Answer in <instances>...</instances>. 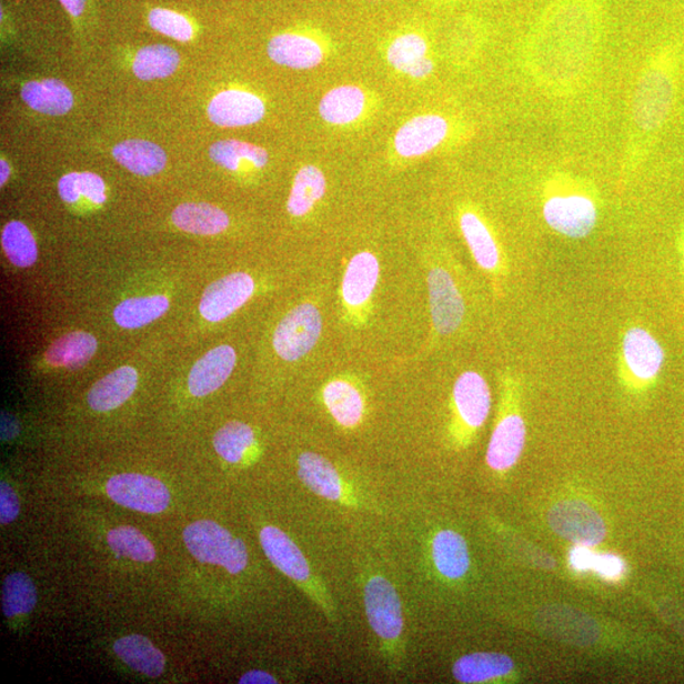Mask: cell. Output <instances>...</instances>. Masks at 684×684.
Listing matches in <instances>:
<instances>
[{"label": "cell", "mask_w": 684, "mask_h": 684, "mask_svg": "<svg viewBox=\"0 0 684 684\" xmlns=\"http://www.w3.org/2000/svg\"><path fill=\"white\" fill-rule=\"evenodd\" d=\"M238 362L237 351L221 345L204 354L192 368L188 389L194 398H205L227 383Z\"/></svg>", "instance_id": "obj_15"}, {"label": "cell", "mask_w": 684, "mask_h": 684, "mask_svg": "<svg viewBox=\"0 0 684 684\" xmlns=\"http://www.w3.org/2000/svg\"><path fill=\"white\" fill-rule=\"evenodd\" d=\"M254 291V279L248 273L237 272L219 279L207 286L202 295V318L212 323L229 319L249 302Z\"/></svg>", "instance_id": "obj_11"}, {"label": "cell", "mask_w": 684, "mask_h": 684, "mask_svg": "<svg viewBox=\"0 0 684 684\" xmlns=\"http://www.w3.org/2000/svg\"><path fill=\"white\" fill-rule=\"evenodd\" d=\"M240 684H275L278 681L265 671H250L239 681Z\"/></svg>", "instance_id": "obj_45"}, {"label": "cell", "mask_w": 684, "mask_h": 684, "mask_svg": "<svg viewBox=\"0 0 684 684\" xmlns=\"http://www.w3.org/2000/svg\"><path fill=\"white\" fill-rule=\"evenodd\" d=\"M0 171H2V175H0V184L4 185L9 174H11V169H9L7 161L3 159L0 160Z\"/></svg>", "instance_id": "obj_47"}, {"label": "cell", "mask_w": 684, "mask_h": 684, "mask_svg": "<svg viewBox=\"0 0 684 684\" xmlns=\"http://www.w3.org/2000/svg\"><path fill=\"white\" fill-rule=\"evenodd\" d=\"M108 545L120 556L130 557L134 562L150 563L155 560L157 552L150 540L132 526H121L110 531Z\"/></svg>", "instance_id": "obj_38"}, {"label": "cell", "mask_w": 684, "mask_h": 684, "mask_svg": "<svg viewBox=\"0 0 684 684\" xmlns=\"http://www.w3.org/2000/svg\"><path fill=\"white\" fill-rule=\"evenodd\" d=\"M139 384V373L132 366H122L97 382L88 393L90 409L108 412L131 399Z\"/></svg>", "instance_id": "obj_20"}, {"label": "cell", "mask_w": 684, "mask_h": 684, "mask_svg": "<svg viewBox=\"0 0 684 684\" xmlns=\"http://www.w3.org/2000/svg\"><path fill=\"white\" fill-rule=\"evenodd\" d=\"M171 220L179 230L202 237L219 235L230 227L227 212L209 203L180 204L171 214Z\"/></svg>", "instance_id": "obj_22"}, {"label": "cell", "mask_w": 684, "mask_h": 684, "mask_svg": "<svg viewBox=\"0 0 684 684\" xmlns=\"http://www.w3.org/2000/svg\"><path fill=\"white\" fill-rule=\"evenodd\" d=\"M179 53L167 44L142 48L133 61V73L141 80L164 79L175 73Z\"/></svg>", "instance_id": "obj_34"}, {"label": "cell", "mask_w": 684, "mask_h": 684, "mask_svg": "<svg viewBox=\"0 0 684 684\" xmlns=\"http://www.w3.org/2000/svg\"><path fill=\"white\" fill-rule=\"evenodd\" d=\"M364 605L369 625L385 650L394 653L401 646L404 621L402 602L393 584L376 574L364 586Z\"/></svg>", "instance_id": "obj_4"}, {"label": "cell", "mask_w": 684, "mask_h": 684, "mask_svg": "<svg viewBox=\"0 0 684 684\" xmlns=\"http://www.w3.org/2000/svg\"><path fill=\"white\" fill-rule=\"evenodd\" d=\"M149 23L155 31L178 41L187 42L193 38V27L187 18L169 9H152Z\"/></svg>", "instance_id": "obj_41"}, {"label": "cell", "mask_w": 684, "mask_h": 684, "mask_svg": "<svg viewBox=\"0 0 684 684\" xmlns=\"http://www.w3.org/2000/svg\"><path fill=\"white\" fill-rule=\"evenodd\" d=\"M59 194L67 203H76L86 197L94 204L107 201L103 179L94 173H70L59 180Z\"/></svg>", "instance_id": "obj_39"}, {"label": "cell", "mask_w": 684, "mask_h": 684, "mask_svg": "<svg viewBox=\"0 0 684 684\" xmlns=\"http://www.w3.org/2000/svg\"><path fill=\"white\" fill-rule=\"evenodd\" d=\"M114 652L134 671L158 678L165 670V656L148 637L129 635L114 644Z\"/></svg>", "instance_id": "obj_26"}, {"label": "cell", "mask_w": 684, "mask_h": 684, "mask_svg": "<svg viewBox=\"0 0 684 684\" xmlns=\"http://www.w3.org/2000/svg\"><path fill=\"white\" fill-rule=\"evenodd\" d=\"M207 112L211 122L220 128H245L263 120L265 105L253 93L229 89L212 99Z\"/></svg>", "instance_id": "obj_12"}, {"label": "cell", "mask_w": 684, "mask_h": 684, "mask_svg": "<svg viewBox=\"0 0 684 684\" xmlns=\"http://www.w3.org/2000/svg\"><path fill=\"white\" fill-rule=\"evenodd\" d=\"M380 274V261L368 251H363V253H359L350 260L344 281H342V299L349 308H362L371 300Z\"/></svg>", "instance_id": "obj_18"}, {"label": "cell", "mask_w": 684, "mask_h": 684, "mask_svg": "<svg viewBox=\"0 0 684 684\" xmlns=\"http://www.w3.org/2000/svg\"><path fill=\"white\" fill-rule=\"evenodd\" d=\"M169 308L170 302L165 295L134 296L117 305L113 318L122 329H141L163 316Z\"/></svg>", "instance_id": "obj_32"}, {"label": "cell", "mask_w": 684, "mask_h": 684, "mask_svg": "<svg viewBox=\"0 0 684 684\" xmlns=\"http://www.w3.org/2000/svg\"><path fill=\"white\" fill-rule=\"evenodd\" d=\"M592 570L596 571L603 579L616 580L623 574L625 565L616 555L600 554L595 556Z\"/></svg>", "instance_id": "obj_43"}, {"label": "cell", "mask_w": 684, "mask_h": 684, "mask_svg": "<svg viewBox=\"0 0 684 684\" xmlns=\"http://www.w3.org/2000/svg\"><path fill=\"white\" fill-rule=\"evenodd\" d=\"M461 230L472 255L485 272L497 273L501 266V251L490 229L473 212H464Z\"/></svg>", "instance_id": "obj_25"}, {"label": "cell", "mask_w": 684, "mask_h": 684, "mask_svg": "<svg viewBox=\"0 0 684 684\" xmlns=\"http://www.w3.org/2000/svg\"><path fill=\"white\" fill-rule=\"evenodd\" d=\"M38 603V591L24 573L9 574L3 583L2 606L8 618L27 615Z\"/></svg>", "instance_id": "obj_37"}, {"label": "cell", "mask_w": 684, "mask_h": 684, "mask_svg": "<svg viewBox=\"0 0 684 684\" xmlns=\"http://www.w3.org/2000/svg\"><path fill=\"white\" fill-rule=\"evenodd\" d=\"M549 525L555 533L582 546H596L606 536V525L587 503L564 501L549 512Z\"/></svg>", "instance_id": "obj_8"}, {"label": "cell", "mask_w": 684, "mask_h": 684, "mask_svg": "<svg viewBox=\"0 0 684 684\" xmlns=\"http://www.w3.org/2000/svg\"><path fill=\"white\" fill-rule=\"evenodd\" d=\"M449 125L443 117L425 114L404 123L395 133L394 147L403 158H418L436 149L447 137Z\"/></svg>", "instance_id": "obj_14"}, {"label": "cell", "mask_w": 684, "mask_h": 684, "mask_svg": "<svg viewBox=\"0 0 684 684\" xmlns=\"http://www.w3.org/2000/svg\"><path fill=\"white\" fill-rule=\"evenodd\" d=\"M322 399L340 426L353 429L363 420L364 399L353 383L344 380L331 381L323 389Z\"/></svg>", "instance_id": "obj_21"}, {"label": "cell", "mask_w": 684, "mask_h": 684, "mask_svg": "<svg viewBox=\"0 0 684 684\" xmlns=\"http://www.w3.org/2000/svg\"><path fill=\"white\" fill-rule=\"evenodd\" d=\"M98 349L97 339L86 331L70 332L58 339L49 348L47 353L48 363L52 366H62L77 371L86 366L95 355Z\"/></svg>", "instance_id": "obj_29"}, {"label": "cell", "mask_w": 684, "mask_h": 684, "mask_svg": "<svg viewBox=\"0 0 684 684\" xmlns=\"http://www.w3.org/2000/svg\"><path fill=\"white\" fill-rule=\"evenodd\" d=\"M429 294L432 323L440 336H447L461 328L465 316L463 295L445 269L430 270Z\"/></svg>", "instance_id": "obj_10"}, {"label": "cell", "mask_w": 684, "mask_h": 684, "mask_svg": "<svg viewBox=\"0 0 684 684\" xmlns=\"http://www.w3.org/2000/svg\"><path fill=\"white\" fill-rule=\"evenodd\" d=\"M432 560L440 574L449 580L463 579L471 565L464 537L452 530H443L435 535Z\"/></svg>", "instance_id": "obj_24"}, {"label": "cell", "mask_w": 684, "mask_h": 684, "mask_svg": "<svg viewBox=\"0 0 684 684\" xmlns=\"http://www.w3.org/2000/svg\"><path fill=\"white\" fill-rule=\"evenodd\" d=\"M596 554H593L589 546L579 545L571 552V564L577 571H589L593 569Z\"/></svg>", "instance_id": "obj_44"}, {"label": "cell", "mask_w": 684, "mask_h": 684, "mask_svg": "<svg viewBox=\"0 0 684 684\" xmlns=\"http://www.w3.org/2000/svg\"><path fill=\"white\" fill-rule=\"evenodd\" d=\"M453 402L459 419L467 429L482 428L490 416L492 406L487 381L474 371L459 375L453 389Z\"/></svg>", "instance_id": "obj_13"}, {"label": "cell", "mask_w": 684, "mask_h": 684, "mask_svg": "<svg viewBox=\"0 0 684 684\" xmlns=\"http://www.w3.org/2000/svg\"><path fill=\"white\" fill-rule=\"evenodd\" d=\"M87 0H60L62 7L74 17H79L84 12Z\"/></svg>", "instance_id": "obj_46"}, {"label": "cell", "mask_w": 684, "mask_h": 684, "mask_svg": "<svg viewBox=\"0 0 684 684\" xmlns=\"http://www.w3.org/2000/svg\"><path fill=\"white\" fill-rule=\"evenodd\" d=\"M20 515V501L11 485L6 482L0 484V522L2 525L12 524Z\"/></svg>", "instance_id": "obj_42"}, {"label": "cell", "mask_w": 684, "mask_h": 684, "mask_svg": "<svg viewBox=\"0 0 684 684\" xmlns=\"http://www.w3.org/2000/svg\"><path fill=\"white\" fill-rule=\"evenodd\" d=\"M260 543L265 555L279 571L308 591L310 597L325 612L334 614V606L321 584L314 580L311 566L293 540L281 529L266 526L260 531Z\"/></svg>", "instance_id": "obj_2"}, {"label": "cell", "mask_w": 684, "mask_h": 684, "mask_svg": "<svg viewBox=\"0 0 684 684\" xmlns=\"http://www.w3.org/2000/svg\"><path fill=\"white\" fill-rule=\"evenodd\" d=\"M210 158L213 163L231 171H238L244 164L261 169L269 161L268 152L263 148L239 140L213 143L210 148Z\"/></svg>", "instance_id": "obj_33"}, {"label": "cell", "mask_w": 684, "mask_h": 684, "mask_svg": "<svg viewBox=\"0 0 684 684\" xmlns=\"http://www.w3.org/2000/svg\"><path fill=\"white\" fill-rule=\"evenodd\" d=\"M299 475L305 487L318 496L332 502L350 503L345 482L325 456L316 453L301 454Z\"/></svg>", "instance_id": "obj_17"}, {"label": "cell", "mask_w": 684, "mask_h": 684, "mask_svg": "<svg viewBox=\"0 0 684 684\" xmlns=\"http://www.w3.org/2000/svg\"><path fill=\"white\" fill-rule=\"evenodd\" d=\"M21 94L33 111L48 115L67 114L74 104L70 89L58 79L27 83Z\"/></svg>", "instance_id": "obj_28"}, {"label": "cell", "mask_w": 684, "mask_h": 684, "mask_svg": "<svg viewBox=\"0 0 684 684\" xmlns=\"http://www.w3.org/2000/svg\"><path fill=\"white\" fill-rule=\"evenodd\" d=\"M268 56L278 66L303 70L320 66L323 50L318 41L305 36L283 33L270 40Z\"/></svg>", "instance_id": "obj_19"}, {"label": "cell", "mask_w": 684, "mask_h": 684, "mask_svg": "<svg viewBox=\"0 0 684 684\" xmlns=\"http://www.w3.org/2000/svg\"><path fill=\"white\" fill-rule=\"evenodd\" d=\"M543 213L549 227L571 239L587 238L598 218L596 203L589 195L580 193L549 197Z\"/></svg>", "instance_id": "obj_7"}, {"label": "cell", "mask_w": 684, "mask_h": 684, "mask_svg": "<svg viewBox=\"0 0 684 684\" xmlns=\"http://www.w3.org/2000/svg\"><path fill=\"white\" fill-rule=\"evenodd\" d=\"M326 178L322 171L314 165L302 168L296 173L290 198H288L286 209L293 218H303L310 213L319 201L326 193Z\"/></svg>", "instance_id": "obj_31"}, {"label": "cell", "mask_w": 684, "mask_h": 684, "mask_svg": "<svg viewBox=\"0 0 684 684\" xmlns=\"http://www.w3.org/2000/svg\"><path fill=\"white\" fill-rule=\"evenodd\" d=\"M673 103L672 78L662 69H652L642 78L634 98V119L638 128L653 131L663 124Z\"/></svg>", "instance_id": "obj_9"}, {"label": "cell", "mask_w": 684, "mask_h": 684, "mask_svg": "<svg viewBox=\"0 0 684 684\" xmlns=\"http://www.w3.org/2000/svg\"><path fill=\"white\" fill-rule=\"evenodd\" d=\"M117 163L140 177H152L164 170L167 154L163 149L147 140H125L113 149Z\"/></svg>", "instance_id": "obj_23"}, {"label": "cell", "mask_w": 684, "mask_h": 684, "mask_svg": "<svg viewBox=\"0 0 684 684\" xmlns=\"http://www.w3.org/2000/svg\"><path fill=\"white\" fill-rule=\"evenodd\" d=\"M322 316L316 305H296L279 322L273 336L278 356L285 362H296L316 346L322 332Z\"/></svg>", "instance_id": "obj_5"}, {"label": "cell", "mask_w": 684, "mask_h": 684, "mask_svg": "<svg viewBox=\"0 0 684 684\" xmlns=\"http://www.w3.org/2000/svg\"><path fill=\"white\" fill-rule=\"evenodd\" d=\"M255 444L253 429L244 422L232 421L215 432L213 446L215 452L231 464H238Z\"/></svg>", "instance_id": "obj_35"}, {"label": "cell", "mask_w": 684, "mask_h": 684, "mask_svg": "<svg viewBox=\"0 0 684 684\" xmlns=\"http://www.w3.org/2000/svg\"><path fill=\"white\" fill-rule=\"evenodd\" d=\"M365 94L355 86H342L330 90L321 99L319 111L323 121L331 124H349L364 112Z\"/></svg>", "instance_id": "obj_30"}, {"label": "cell", "mask_w": 684, "mask_h": 684, "mask_svg": "<svg viewBox=\"0 0 684 684\" xmlns=\"http://www.w3.org/2000/svg\"><path fill=\"white\" fill-rule=\"evenodd\" d=\"M513 670L510 656L500 653H474L462 656L453 667L461 683H483L507 676Z\"/></svg>", "instance_id": "obj_27"}, {"label": "cell", "mask_w": 684, "mask_h": 684, "mask_svg": "<svg viewBox=\"0 0 684 684\" xmlns=\"http://www.w3.org/2000/svg\"><path fill=\"white\" fill-rule=\"evenodd\" d=\"M665 354L661 342L651 331L630 328L621 340L618 375L627 386L635 389L653 383L660 376Z\"/></svg>", "instance_id": "obj_3"}, {"label": "cell", "mask_w": 684, "mask_h": 684, "mask_svg": "<svg viewBox=\"0 0 684 684\" xmlns=\"http://www.w3.org/2000/svg\"><path fill=\"white\" fill-rule=\"evenodd\" d=\"M108 497L125 509L155 515L170 505V492L163 482L154 476L124 473L107 482Z\"/></svg>", "instance_id": "obj_6"}, {"label": "cell", "mask_w": 684, "mask_h": 684, "mask_svg": "<svg viewBox=\"0 0 684 684\" xmlns=\"http://www.w3.org/2000/svg\"><path fill=\"white\" fill-rule=\"evenodd\" d=\"M184 543L198 562L221 565L231 574L244 571L248 549L240 537L210 520H201L184 530Z\"/></svg>", "instance_id": "obj_1"}, {"label": "cell", "mask_w": 684, "mask_h": 684, "mask_svg": "<svg viewBox=\"0 0 684 684\" xmlns=\"http://www.w3.org/2000/svg\"><path fill=\"white\" fill-rule=\"evenodd\" d=\"M2 247L9 261L18 268H30L38 261V244L29 228L20 221L6 224L2 231Z\"/></svg>", "instance_id": "obj_36"}, {"label": "cell", "mask_w": 684, "mask_h": 684, "mask_svg": "<svg viewBox=\"0 0 684 684\" xmlns=\"http://www.w3.org/2000/svg\"><path fill=\"white\" fill-rule=\"evenodd\" d=\"M428 43L416 33H408L395 39L389 49L390 64L410 76L426 59Z\"/></svg>", "instance_id": "obj_40"}, {"label": "cell", "mask_w": 684, "mask_h": 684, "mask_svg": "<svg viewBox=\"0 0 684 684\" xmlns=\"http://www.w3.org/2000/svg\"><path fill=\"white\" fill-rule=\"evenodd\" d=\"M526 443V426L520 413H506L494 429L487 463L494 471H507L515 465Z\"/></svg>", "instance_id": "obj_16"}]
</instances>
